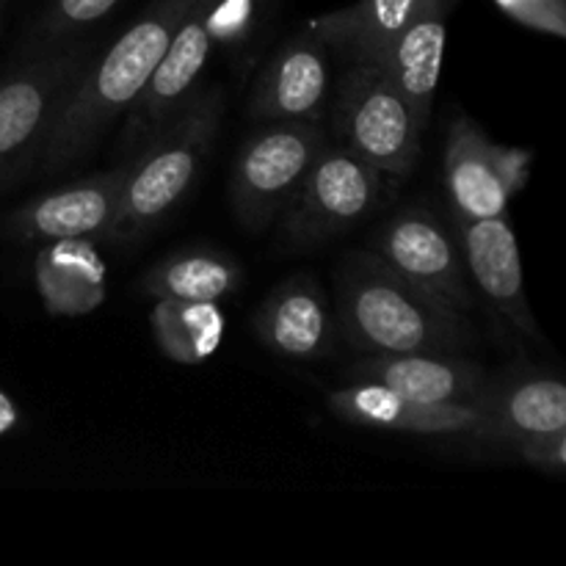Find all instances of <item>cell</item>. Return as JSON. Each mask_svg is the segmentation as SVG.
Segmentation results:
<instances>
[{"instance_id": "1", "label": "cell", "mask_w": 566, "mask_h": 566, "mask_svg": "<svg viewBox=\"0 0 566 566\" xmlns=\"http://www.w3.org/2000/svg\"><path fill=\"white\" fill-rule=\"evenodd\" d=\"M193 3L197 0H153L97 61L83 64L44 138L42 169L48 175L92 153L111 122L130 111Z\"/></svg>"}, {"instance_id": "2", "label": "cell", "mask_w": 566, "mask_h": 566, "mask_svg": "<svg viewBox=\"0 0 566 566\" xmlns=\"http://www.w3.org/2000/svg\"><path fill=\"white\" fill-rule=\"evenodd\" d=\"M337 329L363 354H462L475 343L468 313L403 280L374 252H352L335 274Z\"/></svg>"}, {"instance_id": "3", "label": "cell", "mask_w": 566, "mask_h": 566, "mask_svg": "<svg viewBox=\"0 0 566 566\" xmlns=\"http://www.w3.org/2000/svg\"><path fill=\"white\" fill-rule=\"evenodd\" d=\"M221 105L219 88H197L138 144L136 158L125 166L111 241H138L186 199L219 133Z\"/></svg>"}, {"instance_id": "4", "label": "cell", "mask_w": 566, "mask_h": 566, "mask_svg": "<svg viewBox=\"0 0 566 566\" xmlns=\"http://www.w3.org/2000/svg\"><path fill=\"white\" fill-rule=\"evenodd\" d=\"M337 144L352 149L387 180L412 175L426 127L401 88L370 64L346 61L332 111Z\"/></svg>"}, {"instance_id": "5", "label": "cell", "mask_w": 566, "mask_h": 566, "mask_svg": "<svg viewBox=\"0 0 566 566\" xmlns=\"http://www.w3.org/2000/svg\"><path fill=\"white\" fill-rule=\"evenodd\" d=\"M387 177L343 144H324L282 210V241L293 249L329 243L376 213Z\"/></svg>"}, {"instance_id": "6", "label": "cell", "mask_w": 566, "mask_h": 566, "mask_svg": "<svg viewBox=\"0 0 566 566\" xmlns=\"http://www.w3.org/2000/svg\"><path fill=\"white\" fill-rule=\"evenodd\" d=\"M86 61L83 44L48 42V48L0 77V191L42 158L61 97Z\"/></svg>"}, {"instance_id": "7", "label": "cell", "mask_w": 566, "mask_h": 566, "mask_svg": "<svg viewBox=\"0 0 566 566\" xmlns=\"http://www.w3.org/2000/svg\"><path fill=\"white\" fill-rule=\"evenodd\" d=\"M326 144L321 122H263L238 149L230 177L232 213L247 230L274 224Z\"/></svg>"}, {"instance_id": "8", "label": "cell", "mask_w": 566, "mask_h": 566, "mask_svg": "<svg viewBox=\"0 0 566 566\" xmlns=\"http://www.w3.org/2000/svg\"><path fill=\"white\" fill-rule=\"evenodd\" d=\"M531 149L495 144L473 119L462 116L448 127L446 191L457 221L506 216L512 199L528 186Z\"/></svg>"}, {"instance_id": "9", "label": "cell", "mask_w": 566, "mask_h": 566, "mask_svg": "<svg viewBox=\"0 0 566 566\" xmlns=\"http://www.w3.org/2000/svg\"><path fill=\"white\" fill-rule=\"evenodd\" d=\"M374 254L440 302L462 313L475 307L457 227L451 230L434 210L412 205L390 216L376 232Z\"/></svg>"}, {"instance_id": "10", "label": "cell", "mask_w": 566, "mask_h": 566, "mask_svg": "<svg viewBox=\"0 0 566 566\" xmlns=\"http://www.w3.org/2000/svg\"><path fill=\"white\" fill-rule=\"evenodd\" d=\"M122 182H125V166L33 197L11 210L0 230L17 243L108 238L114 230L116 210H119Z\"/></svg>"}, {"instance_id": "11", "label": "cell", "mask_w": 566, "mask_h": 566, "mask_svg": "<svg viewBox=\"0 0 566 566\" xmlns=\"http://www.w3.org/2000/svg\"><path fill=\"white\" fill-rule=\"evenodd\" d=\"M332 412L363 429L418 437H470L492 448L490 420L475 403H423L376 381H352L326 396Z\"/></svg>"}, {"instance_id": "12", "label": "cell", "mask_w": 566, "mask_h": 566, "mask_svg": "<svg viewBox=\"0 0 566 566\" xmlns=\"http://www.w3.org/2000/svg\"><path fill=\"white\" fill-rule=\"evenodd\" d=\"M470 403L490 420L492 448L520 453L531 442L566 431V387L545 370H512L501 379L486 376Z\"/></svg>"}, {"instance_id": "13", "label": "cell", "mask_w": 566, "mask_h": 566, "mask_svg": "<svg viewBox=\"0 0 566 566\" xmlns=\"http://www.w3.org/2000/svg\"><path fill=\"white\" fill-rule=\"evenodd\" d=\"M210 9H213V0H197L188 9L158 70L149 77L147 88L127 111L130 116H127V130L122 138L130 147H138L160 122L169 119L197 92L210 50L216 48L213 33H210Z\"/></svg>"}, {"instance_id": "14", "label": "cell", "mask_w": 566, "mask_h": 566, "mask_svg": "<svg viewBox=\"0 0 566 566\" xmlns=\"http://www.w3.org/2000/svg\"><path fill=\"white\" fill-rule=\"evenodd\" d=\"M459 243H462L464 265L470 282L479 285L492 302V307L514 326L523 337L542 340V332L531 313L528 293L523 280V254H520L517 235L506 216H492L479 221H457Z\"/></svg>"}, {"instance_id": "15", "label": "cell", "mask_w": 566, "mask_h": 566, "mask_svg": "<svg viewBox=\"0 0 566 566\" xmlns=\"http://www.w3.org/2000/svg\"><path fill=\"white\" fill-rule=\"evenodd\" d=\"M329 94V53L315 33L304 28L282 44L254 83L249 114L258 122H318Z\"/></svg>"}, {"instance_id": "16", "label": "cell", "mask_w": 566, "mask_h": 566, "mask_svg": "<svg viewBox=\"0 0 566 566\" xmlns=\"http://www.w3.org/2000/svg\"><path fill=\"white\" fill-rule=\"evenodd\" d=\"M254 335L280 357L321 359L332 354L337 321L313 276H291L265 296L254 315Z\"/></svg>"}, {"instance_id": "17", "label": "cell", "mask_w": 566, "mask_h": 566, "mask_svg": "<svg viewBox=\"0 0 566 566\" xmlns=\"http://www.w3.org/2000/svg\"><path fill=\"white\" fill-rule=\"evenodd\" d=\"M352 381H376L412 401L470 403L486 379L484 365L462 354H365L348 368Z\"/></svg>"}, {"instance_id": "18", "label": "cell", "mask_w": 566, "mask_h": 566, "mask_svg": "<svg viewBox=\"0 0 566 566\" xmlns=\"http://www.w3.org/2000/svg\"><path fill=\"white\" fill-rule=\"evenodd\" d=\"M446 11L448 0L429 3L368 61L401 88L423 127H429L431 105L440 86L442 53H446Z\"/></svg>"}, {"instance_id": "19", "label": "cell", "mask_w": 566, "mask_h": 566, "mask_svg": "<svg viewBox=\"0 0 566 566\" xmlns=\"http://www.w3.org/2000/svg\"><path fill=\"white\" fill-rule=\"evenodd\" d=\"M33 285L50 315H86L108 296V271L92 241H50L33 260Z\"/></svg>"}, {"instance_id": "20", "label": "cell", "mask_w": 566, "mask_h": 566, "mask_svg": "<svg viewBox=\"0 0 566 566\" xmlns=\"http://www.w3.org/2000/svg\"><path fill=\"white\" fill-rule=\"evenodd\" d=\"M429 3L434 0H357L346 9L313 17L304 28L343 61L368 64Z\"/></svg>"}, {"instance_id": "21", "label": "cell", "mask_w": 566, "mask_h": 566, "mask_svg": "<svg viewBox=\"0 0 566 566\" xmlns=\"http://www.w3.org/2000/svg\"><path fill=\"white\" fill-rule=\"evenodd\" d=\"M241 285V263L227 252L205 247L166 254L142 276V293L153 302H221Z\"/></svg>"}, {"instance_id": "22", "label": "cell", "mask_w": 566, "mask_h": 566, "mask_svg": "<svg viewBox=\"0 0 566 566\" xmlns=\"http://www.w3.org/2000/svg\"><path fill=\"white\" fill-rule=\"evenodd\" d=\"M149 326L164 357L177 365H202L224 340V313L219 302H169L158 298Z\"/></svg>"}, {"instance_id": "23", "label": "cell", "mask_w": 566, "mask_h": 566, "mask_svg": "<svg viewBox=\"0 0 566 566\" xmlns=\"http://www.w3.org/2000/svg\"><path fill=\"white\" fill-rule=\"evenodd\" d=\"M122 0H50L44 9L39 33L48 42H66L75 33L108 17Z\"/></svg>"}, {"instance_id": "24", "label": "cell", "mask_w": 566, "mask_h": 566, "mask_svg": "<svg viewBox=\"0 0 566 566\" xmlns=\"http://www.w3.org/2000/svg\"><path fill=\"white\" fill-rule=\"evenodd\" d=\"M271 0H213L210 9V33L221 48H238L258 31Z\"/></svg>"}, {"instance_id": "25", "label": "cell", "mask_w": 566, "mask_h": 566, "mask_svg": "<svg viewBox=\"0 0 566 566\" xmlns=\"http://www.w3.org/2000/svg\"><path fill=\"white\" fill-rule=\"evenodd\" d=\"M497 9L520 25L545 36H566V0H495Z\"/></svg>"}, {"instance_id": "26", "label": "cell", "mask_w": 566, "mask_h": 566, "mask_svg": "<svg viewBox=\"0 0 566 566\" xmlns=\"http://www.w3.org/2000/svg\"><path fill=\"white\" fill-rule=\"evenodd\" d=\"M523 462H528L531 468L542 470V473L564 475L566 468V431L564 434L545 437V440H536L531 446H525L523 451L517 453Z\"/></svg>"}, {"instance_id": "27", "label": "cell", "mask_w": 566, "mask_h": 566, "mask_svg": "<svg viewBox=\"0 0 566 566\" xmlns=\"http://www.w3.org/2000/svg\"><path fill=\"white\" fill-rule=\"evenodd\" d=\"M20 426V409H17L14 398L9 392L0 390V437L11 434Z\"/></svg>"}, {"instance_id": "28", "label": "cell", "mask_w": 566, "mask_h": 566, "mask_svg": "<svg viewBox=\"0 0 566 566\" xmlns=\"http://www.w3.org/2000/svg\"><path fill=\"white\" fill-rule=\"evenodd\" d=\"M0 3H3V0H0Z\"/></svg>"}]
</instances>
